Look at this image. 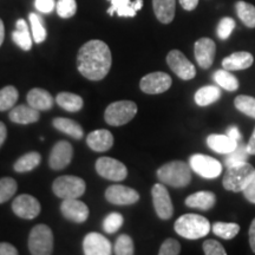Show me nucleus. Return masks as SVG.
Returning <instances> with one entry per match:
<instances>
[{"label": "nucleus", "mask_w": 255, "mask_h": 255, "mask_svg": "<svg viewBox=\"0 0 255 255\" xmlns=\"http://www.w3.org/2000/svg\"><path fill=\"white\" fill-rule=\"evenodd\" d=\"M238 17L247 27H255V6L246 1H238L235 4Z\"/></svg>", "instance_id": "nucleus-32"}, {"label": "nucleus", "mask_w": 255, "mask_h": 255, "mask_svg": "<svg viewBox=\"0 0 255 255\" xmlns=\"http://www.w3.org/2000/svg\"><path fill=\"white\" fill-rule=\"evenodd\" d=\"M248 234H250V245H251V248L252 251L255 253V219L252 221L251 223V227H250V232H248Z\"/></svg>", "instance_id": "nucleus-50"}, {"label": "nucleus", "mask_w": 255, "mask_h": 255, "mask_svg": "<svg viewBox=\"0 0 255 255\" xmlns=\"http://www.w3.org/2000/svg\"><path fill=\"white\" fill-rule=\"evenodd\" d=\"M151 195L155 212L158 218L162 220L170 219L174 214V207L167 188L161 183L155 184L151 189Z\"/></svg>", "instance_id": "nucleus-11"}, {"label": "nucleus", "mask_w": 255, "mask_h": 255, "mask_svg": "<svg viewBox=\"0 0 255 255\" xmlns=\"http://www.w3.org/2000/svg\"><path fill=\"white\" fill-rule=\"evenodd\" d=\"M56 5V0H34V6L41 13H51Z\"/></svg>", "instance_id": "nucleus-46"}, {"label": "nucleus", "mask_w": 255, "mask_h": 255, "mask_svg": "<svg viewBox=\"0 0 255 255\" xmlns=\"http://www.w3.org/2000/svg\"><path fill=\"white\" fill-rule=\"evenodd\" d=\"M18 189V184L12 177L0 178V205L7 202L14 196Z\"/></svg>", "instance_id": "nucleus-37"}, {"label": "nucleus", "mask_w": 255, "mask_h": 255, "mask_svg": "<svg viewBox=\"0 0 255 255\" xmlns=\"http://www.w3.org/2000/svg\"><path fill=\"white\" fill-rule=\"evenodd\" d=\"M171 77L165 72H152L144 76L139 82V88L149 95L162 94L171 87Z\"/></svg>", "instance_id": "nucleus-12"}, {"label": "nucleus", "mask_w": 255, "mask_h": 255, "mask_svg": "<svg viewBox=\"0 0 255 255\" xmlns=\"http://www.w3.org/2000/svg\"><path fill=\"white\" fill-rule=\"evenodd\" d=\"M9 120L17 124H31L36 123L39 121L40 115L39 110L32 108L28 105H18V107L12 108V110L8 114Z\"/></svg>", "instance_id": "nucleus-21"}, {"label": "nucleus", "mask_w": 255, "mask_h": 255, "mask_svg": "<svg viewBox=\"0 0 255 255\" xmlns=\"http://www.w3.org/2000/svg\"><path fill=\"white\" fill-rule=\"evenodd\" d=\"M135 253L133 241L129 235H120L115 244V254L117 255H132Z\"/></svg>", "instance_id": "nucleus-40"}, {"label": "nucleus", "mask_w": 255, "mask_h": 255, "mask_svg": "<svg viewBox=\"0 0 255 255\" xmlns=\"http://www.w3.org/2000/svg\"><path fill=\"white\" fill-rule=\"evenodd\" d=\"M41 162V156L39 152L31 151L19 157L13 165V169L17 173H28L36 169Z\"/></svg>", "instance_id": "nucleus-31"}, {"label": "nucleus", "mask_w": 255, "mask_h": 255, "mask_svg": "<svg viewBox=\"0 0 255 255\" xmlns=\"http://www.w3.org/2000/svg\"><path fill=\"white\" fill-rule=\"evenodd\" d=\"M111 2V7L108 9V13L114 15L117 13L119 17L132 18L135 17L137 12L143 7V0H109Z\"/></svg>", "instance_id": "nucleus-19"}, {"label": "nucleus", "mask_w": 255, "mask_h": 255, "mask_svg": "<svg viewBox=\"0 0 255 255\" xmlns=\"http://www.w3.org/2000/svg\"><path fill=\"white\" fill-rule=\"evenodd\" d=\"M113 57L104 41L89 40L78 51V71L90 81H101L110 71Z\"/></svg>", "instance_id": "nucleus-1"}, {"label": "nucleus", "mask_w": 255, "mask_h": 255, "mask_svg": "<svg viewBox=\"0 0 255 255\" xmlns=\"http://www.w3.org/2000/svg\"><path fill=\"white\" fill-rule=\"evenodd\" d=\"M152 7L162 24H170L175 17L176 0H152Z\"/></svg>", "instance_id": "nucleus-26"}, {"label": "nucleus", "mask_w": 255, "mask_h": 255, "mask_svg": "<svg viewBox=\"0 0 255 255\" xmlns=\"http://www.w3.org/2000/svg\"><path fill=\"white\" fill-rule=\"evenodd\" d=\"M242 193H244L245 197H246V199L250 201L251 203H254L255 205V171H254L253 177L251 178V181L248 182V184Z\"/></svg>", "instance_id": "nucleus-47"}, {"label": "nucleus", "mask_w": 255, "mask_h": 255, "mask_svg": "<svg viewBox=\"0 0 255 255\" xmlns=\"http://www.w3.org/2000/svg\"><path fill=\"white\" fill-rule=\"evenodd\" d=\"M12 39L21 50H31L32 43H33V37L30 33L26 21L24 19H19L17 24H15V31H13V33H12Z\"/></svg>", "instance_id": "nucleus-27"}, {"label": "nucleus", "mask_w": 255, "mask_h": 255, "mask_svg": "<svg viewBox=\"0 0 255 255\" xmlns=\"http://www.w3.org/2000/svg\"><path fill=\"white\" fill-rule=\"evenodd\" d=\"M6 137H7V129H6L4 123L0 122V148H1L4 142L6 141Z\"/></svg>", "instance_id": "nucleus-52"}, {"label": "nucleus", "mask_w": 255, "mask_h": 255, "mask_svg": "<svg viewBox=\"0 0 255 255\" xmlns=\"http://www.w3.org/2000/svg\"><path fill=\"white\" fill-rule=\"evenodd\" d=\"M157 177L162 183L174 188H182L190 183L191 168L183 161H171L158 169Z\"/></svg>", "instance_id": "nucleus-3"}, {"label": "nucleus", "mask_w": 255, "mask_h": 255, "mask_svg": "<svg viewBox=\"0 0 255 255\" xmlns=\"http://www.w3.org/2000/svg\"><path fill=\"white\" fill-rule=\"evenodd\" d=\"M254 62L252 53L246 51H240V52H234L231 56L226 57L222 60L223 69L228 71H238V70H246L251 68Z\"/></svg>", "instance_id": "nucleus-22"}, {"label": "nucleus", "mask_w": 255, "mask_h": 255, "mask_svg": "<svg viewBox=\"0 0 255 255\" xmlns=\"http://www.w3.org/2000/svg\"><path fill=\"white\" fill-rule=\"evenodd\" d=\"M4 37H5V27H4V23L0 19V46H1L2 41H4Z\"/></svg>", "instance_id": "nucleus-54"}, {"label": "nucleus", "mask_w": 255, "mask_h": 255, "mask_svg": "<svg viewBox=\"0 0 255 255\" xmlns=\"http://www.w3.org/2000/svg\"><path fill=\"white\" fill-rule=\"evenodd\" d=\"M57 13L62 18H71L77 11V2L76 0H58L56 5Z\"/></svg>", "instance_id": "nucleus-42"}, {"label": "nucleus", "mask_w": 255, "mask_h": 255, "mask_svg": "<svg viewBox=\"0 0 255 255\" xmlns=\"http://www.w3.org/2000/svg\"><path fill=\"white\" fill-rule=\"evenodd\" d=\"M180 4L186 11H193L197 7L199 0H180Z\"/></svg>", "instance_id": "nucleus-49"}, {"label": "nucleus", "mask_w": 255, "mask_h": 255, "mask_svg": "<svg viewBox=\"0 0 255 255\" xmlns=\"http://www.w3.org/2000/svg\"><path fill=\"white\" fill-rule=\"evenodd\" d=\"M18 251L14 246L8 242H1L0 244V255H17Z\"/></svg>", "instance_id": "nucleus-48"}, {"label": "nucleus", "mask_w": 255, "mask_h": 255, "mask_svg": "<svg viewBox=\"0 0 255 255\" xmlns=\"http://www.w3.org/2000/svg\"><path fill=\"white\" fill-rule=\"evenodd\" d=\"M57 104L69 113H77L83 108L84 102L81 96L71 94V92H60L56 97Z\"/></svg>", "instance_id": "nucleus-29"}, {"label": "nucleus", "mask_w": 255, "mask_h": 255, "mask_svg": "<svg viewBox=\"0 0 255 255\" xmlns=\"http://www.w3.org/2000/svg\"><path fill=\"white\" fill-rule=\"evenodd\" d=\"M213 79L219 84V87L227 91H235L239 88V81L234 75H232L228 70H218L214 75H213Z\"/></svg>", "instance_id": "nucleus-33"}, {"label": "nucleus", "mask_w": 255, "mask_h": 255, "mask_svg": "<svg viewBox=\"0 0 255 255\" xmlns=\"http://www.w3.org/2000/svg\"><path fill=\"white\" fill-rule=\"evenodd\" d=\"M216 197L212 191H197L186 199V205L190 208L209 210L215 206Z\"/></svg>", "instance_id": "nucleus-25"}, {"label": "nucleus", "mask_w": 255, "mask_h": 255, "mask_svg": "<svg viewBox=\"0 0 255 255\" xmlns=\"http://www.w3.org/2000/svg\"><path fill=\"white\" fill-rule=\"evenodd\" d=\"M240 232V226L237 223H225V222H215L213 225V233L218 235L219 238L225 239V240H232Z\"/></svg>", "instance_id": "nucleus-34"}, {"label": "nucleus", "mask_w": 255, "mask_h": 255, "mask_svg": "<svg viewBox=\"0 0 255 255\" xmlns=\"http://www.w3.org/2000/svg\"><path fill=\"white\" fill-rule=\"evenodd\" d=\"M27 103L32 108H34V109L39 111H46L53 107V97L49 91L44 90V89L34 88L28 91Z\"/></svg>", "instance_id": "nucleus-23"}, {"label": "nucleus", "mask_w": 255, "mask_h": 255, "mask_svg": "<svg viewBox=\"0 0 255 255\" xmlns=\"http://www.w3.org/2000/svg\"><path fill=\"white\" fill-rule=\"evenodd\" d=\"M60 212L66 220L76 223L85 222L89 218L88 206L78 199L63 200V203L60 205Z\"/></svg>", "instance_id": "nucleus-17"}, {"label": "nucleus", "mask_w": 255, "mask_h": 255, "mask_svg": "<svg viewBox=\"0 0 255 255\" xmlns=\"http://www.w3.org/2000/svg\"><path fill=\"white\" fill-rule=\"evenodd\" d=\"M221 97V90L215 85H207L199 89L195 94V103L200 107H207L215 103Z\"/></svg>", "instance_id": "nucleus-30"}, {"label": "nucleus", "mask_w": 255, "mask_h": 255, "mask_svg": "<svg viewBox=\"0 0 255 255\" xmlns=\"http://www.w3.org/2000/svg\"><path fill=\"white\" fill-rule=\"evenodd\" d=\"M105 199L114 205L128 206L136 203L139 200V194L132 188L122 184H114L105 191Z\"/></svg>", "instance_id": "nucleus-14"}, {"label": "nucleus", "mask_w": 255, "mask_h": 255, "mask_svg": "<svg viewBox=\"0 0 255 255\" xmlns=\"http://www.w3.org/2000/svg\"><path fill=\"white\" fill-rule=\"evenodd\" d=\"M247 150L250 152V155H255V129L253 133H252L250 141L247 143Z\"/></svg>", "instance_id": "nucleus-53"}, {"label": "nucleus", "mask_w": 255, "mask_h": 255, "mask_svg": "<svg viewBox=\"0 0 255 255\" xmlns=\"http://www.w3.org/2000/svg\"><path fill=\"white\" fill-rule=\"evenodd\" d=\"M216 45L214 40L210 38H200L196 40L194 45V53H195V59L200 68L209 69L213 65L215 58Z\"/></svg>", "instance_id": "nucleus-18"}, {"label": "nucleus", "mask_w": 255, "mask_h": 255, "mask_svg": "<svg viewBox=\"0 0 255 255\" xmlns=\"http://www.w3.org/2000/svg\"><path fill=\"white\" fill-rule=\"evenodd\" d=\"M207 144L212 150L219 154H225L227 155L229 152L237 149L239 145V142L237 139L229 137L227 133L226 135H210L207 138Z\"/></svg>", "instance_id": "nucleus-24"}, {"label": "nucleus", "mask_w": 255, "mask_h": 255, "mask_svg": "<svg viewBox=\"0 0 255 255\" xmlns=\"http://www.w3.org/2000/svg\"><path fill=\"white\" fill-rule=\"evenodd\" d=\"M228 156L225 158V163L227 167H231V165L242 163V162H247L248 157H250V152L247 150V145L239 144L235 150L227 154Z\"/></svg>", "instance_id": "nucleus-39"}, {"label": "nucleus", "mask_w": 255, "mask_h": 255, "mask_svg": "<svg viewBox=\"0 0 255 255\" xmlns=\"http://www.w3.org/2000/svg\"><path fill=\"white\" fill-rule=\"evenodd\" d=\"M175 232L188 240H197L205 238L210 232V222L197 214H186L175 222Z\"/></svg>", "instance_id": "nucleus-2"}, {"label": "nucleus", "mask_w": 255, "mask_h": 255, "mask_svg": "<svg viewBox=\"0 0 255 255\" xmlns=\"http://www.w3.org/2000/svg\"><path fill=\"white\" fill-rule=\"evenodd\" d=\"M87 143L92 150L104 152L111 149L114 145V136L109 130L100 129L90 132L87 137Z\"/></svg>", "instance_id": "nucleus-20"}, {"label": "nucleus", "mask_w": 255, "mask_h": 255, "mask_svg": "<svg viewBox=\"0 0 255 255\" xmlns=\"http://www.w3.org/2000/svg\"><path fill=\"white\" fill-rule=\"evenodd\" d=\"M137 114V105L131 101H120L111 103L105 109L104 120L111 127H121L129 123Z\"/></svg>", "instance_id": "nucleus-5"}, {"label": "nucleus", "mask_w": 255, "mask_h": 255, "mask_svg": "<svg viewBox=\"0 0 255 255\" xmlns=\"http://www.w3.org/2000/svg\"><path fill=\"white\" fill-rule=\"evenodd\" d=\"M85 255H110L113 253L111 242L100 233H89L83 240Z\"/></svg>", "instance_id": "nucleus-16"}, {"label": "nucleus", "mask_w": 255, "mask_h": 255, "mask_svg": "<svg viewBox=\"0 0 255 255\" xmlns=\"http://www.w3.org/2000/svg\"><path fill=\"white\" fill-rule=\"evenodd\" d=\"M52 124L57 130H59V131L66 133V135L71 136L76 139H81L84 136V131H83L82 127L77 122L70 119L57 117V119L53 120Z\"/></svg>", "instance_id": "nucleus-28"}, {"label": "nucleus", "mask_w": 255, "mask_h": 255, "mask_svg": "<svg viewBox=\"0 0 255 255\" xmlns=\"http://www.w3.org/2000/svg\"><path fill=\"white\" fill-rule=\"evenodd\" d=\"M235 108L240 111V113L247 115L255 120V98L251 96L240 95L235 98L234 101Z\"/></svg>", "instance_id": "nucleus-38"}, {"label": "nucleus", "mask_w": 255, "mask_h": 255, "mask_svg": "<svg viewBox=\"0 0 255 255\" xmlns=\"http://www.w3.org/2000/svg\"><path fill=\"white\" fill-rule=\"evenodd\" d=\"M96 171L102 177L114 181V182H121L126 180L128 175V169L124 163L111 157L98 158L96 162Z\"/></svg>", "instance_id": "nucleus-9"}, {"label": "nucleus", "mask_w": 255, "mask_h": 255, "mask_svg": "<svg viewBox=\"0 0 255 255\" xmlns=\"http://www.w3.org/2000/svg\"><path fill=\"white\" fill-rule=\"evenodd\" d=\"M203 252L206 255H226L225 248L220 242L215 240H207L203 242Z\"/></svg>", "instance_id": "nucleus-45"}, {"label": "nucleus", "mask_w": 255, "mask_h": 255, "mask_svg": "<svg viewBox=\"0 0 255 255\" xmlns=\"http://www.w3.org/2000/svg\"><path fill=\"white\" fill-rule=\"evenodd\" d=\"M31 28H32V37H33L34 43L40 44L46 39V28L44 26L43 19L39 14L30 13L28 15Z\"/></svg>", "instance_id": "nucleus-36"}, {"label": "nucleus", "mask_w": 255, "mask_h": 255, "mask_svg": "<svg viewBox=\"0 0 255 255\" xmlns=\"http://www.w3.org/2000/svg\"><path fill=\"white\" fill-rule=\"evenodd\" d=\"M19 98L18 90L12 85L2 88L0 90V111H6L14 108Z\"/></svg>", "instance_id": "nucleus-35"}, {"label": "nucleus", "mask_w": 255, "mask_h": 255, "mask_svg": "<svg viewBox=\"0 0 255 255\" xmlns=\"http://www.w3.org/2000/svg\"><path fill=\"white\" fill-rule=\"evenodd\" d=\"M225 176H223V187L229 191H244L245 188L253 177L255 169L248 162L227 167Z\"/></svg>", "instance_id": "nucleus-4"}, {"label": "nucleus", "mask_w": 255, "mask_h": 255, "mask_svg": "<svg viewBox=\"0 0 255 255\" xmlns=\"http://www.w3.org/2000/svg\"><path fill=\"white\" fill-rule=\"evenodd\" d=\"M235 26V20L231 17H225L220 20V23L218 25V28H216V33H218V37L221 40H226L228 39L229 36L232 34V32L234 31Z\"/></svg>", "instance_id": "nucleus-43"}, {"label": "nucleus", "mask_w": 255, "mask_h": 255, "mask_svg": "<svg viewBox=\"0 0 255 255\" xmlns=\"http://www.w3.org/2000/svg\"><path fill=\"white\" fill-rule=\"evenodd\" d=\"M123 222L124 219L120 213H110V214L104 219L103 229L107 233H109V234H114V233H116L119 229H121V227L123 226Z\"/></svg>", "instance_id": "nucleus-41"}, {"label": "nucleus", "mask_w": 255, "mask_h": 255, "mask_svg": "<svg viewBox=\"0 0 255 255\" xmlns=\"http://www.w3.org/2000/svg\"><path fill=\"white\" fill-rule=\"evenodd\" d=\"M72 156L73 148L69 142H57L50 152L49 165L53 170H62L70 164V162L72 161Z\"/></svg>", "instance_id": "nucleus-15"}, {"label": "nucleus", "mask_w": 255, "mask_h": 255, "mask_svg": "<svg viewBox=\"0 0 255 255\" xmlns=\"http://www.w3.org/2000/svg\"><path fill=\"white\" fill-rule=\"evenodd\" d=\"M189 165L191 170H194L196 174L205 178L219 177L222 173L221 163L216 158L207 155H193L189 159Z\"/></svg>", "instance_id": "nucleus-8"}, {"label": "nucleus", "mask_w": 255, "mask_h": 255, "mask_svg": "<svg viewBox=\"0 0 255 255\" xmlns=\"http://www.w3.org/2000/svg\"><path fill=\"white\" fill-rule=\"evenodd\" d=\"M227 135L229 137H232V138L237 139L238 142L241 141V133L239 131V129L237 127H231L229 129L227 130Z\"/></svg>", "instance_id": "nucleus-51"}, {"label": "nucleus", "mask_w": 255, "mask_h": 255, "mask_svg": "<svg viewBox=\"0 0 255 255\" xmlns=\"http://www.w3.org/2000/svg\"><path fill=\"white\" fill-rule=\"evenodd\" d=\"M40 209L39 201L28 194L17 196L12 202V210L14 214L25 220L36 219L39 215Z\"/></svg>", "instance_id": "nucleus-13"}, {"label": "nucleus", "mask_w": 255, "mask_h": 255, "mask_svg": "<svg viewBox=\"0 0 255 255\" xmlns=\"http://www.w3.org/2000/svg\"><path fill=\"white\" fill-rule=\"evenodd\" d=\"M28 250L33 255H50L53 251V234L46 225L32 228L28 237Z\"/></svg>", "instance_id": "nucleus-6"}, {"label": "nucleus", "mask_w": 255, "mask_h": 255, "mask_svg": "<svg viewBox=\"0 0 255 255\" xmlns=\"http://www.w3.org/2000/svg\"><path fill=\"white\" fill-rule=\"evenodd\" d=\"M181 253V245L175 239H167L159 247V255H177Z\"/></svg>", "instance_id": "nucleus-44"}, {"label": "nucleus", "mask_w": 255, "mask_h": 255, "mask_svg": "<svg viewBox=\"0 0 255 255\" xmlns=\"http://www.w3.org/2000/svg\"><path fill=\"white\" fill-rule=\"evenodd\" d=\"M167 63L175 75L183 81H189L196 76L194 64L189 62V59L180 50H171L167 56Z\"/></svg>", "instance_id": "nucleus-10"}, {"label": "nucleus", "mask_w": 255, "mask_h": 255, "mask_svg": "<svg viewBox=\"0 0 255 255\" xmlns=\"http://www.w3.org/2000/svg\"><path fill=\"white\" fill-rule=\"evenodd\" d=\"M87 189L85 181L81 177L72 176V175H66V176H60L56 178L52 184V190L58 196L59 199H78Z\"/></svg>", "instance_id": "nucleus-7"}]
</instances>
